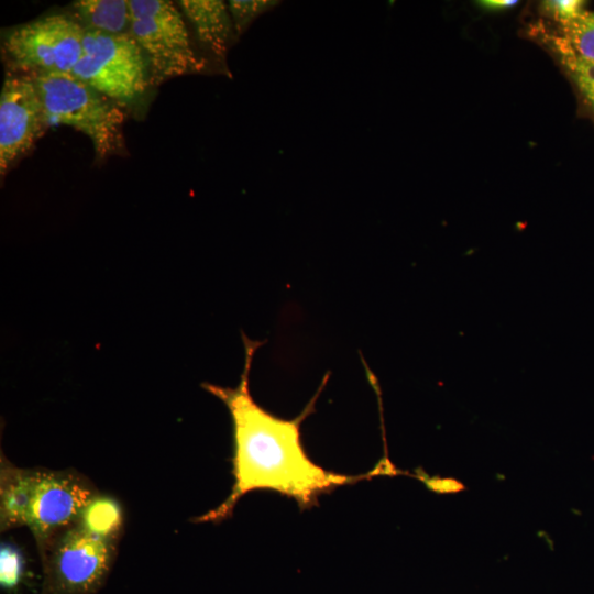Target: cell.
Listing matches in <instances>:
<instances>
[{
  "label": "cell",
  "mask_w": 594,
  "mask_h": 594,
  "mask_svg": "<svg viewBox=\"0 0 594 594\" xmlns=\"http://www.w3.org/2000/svg\"><path fill=\"white\" fill-rule=\"evenodd\" d=\"M476 3L486 11H502L515 7L518 2L516 0H482Z\"/></svg>",
  "instance_id": "17"
},
{
  "label": "cell",
  "mask_w": 594,
  "mask_h": 594,
  "mask_svg": "<svg viewBox=\"0 0 594 594\" xmlns=\"http://www.w3.org/2000/svg\"><path fill=\"white\" fill-rule=\"evenodd\" d=\"M130 33L147 63L150 84L202 72L206 58L195 50L186 19L167 0H129Z\"/></svg>",
  "instance_id": "4"
},
{
  "label": "cell",
  "mask_w": 594,
  "mask_h": 594,
  "mask_svg": "<svg viewBox=\"0 0 594 594\" xmlns=\"http://www.w3.org/2000/svg\"><path fill=\"white\" fill-rule=\"evenodd\" d=\"M120 504L110 496L94 495L81 510L77 524L89 534L112 541L122 527Z\"/></svg>",
  "instance_id": "12"
},
{
  "label": "cell",
  "mask_w": 594,
  "mask_h": 594,
  "mask_svg": "<svg viewBox=\"0 0 594 594\" xmlns=\"http://www.w3.org/2000/svg\"><path fill=\"white\" fill-rule=\"evenodd\" d=\"M23 557L20 550L8 543L0 548V584L3 590L13 591L18 587L23 574Z\"/></svg>",
  "instance_id": "15"
},
{
  "label": "cell",
  "mask_w": 594,
  "mask_h": 594,
  "mask_svg": "<svg viewBox=\"0 0 594 594\" xmlns=\"http://www.w3.org/2000/svg\"><path fill=\"white\" fill-rule=\"evenodd\" d=\"M72 74L120 105L142 95L150 84L146 58L131 33L86 30L82 54Z\"/></svg>",
  "instance_id": "6"
},
{
  "label": "cell",
  "mask_w": 594,
  "mask_h": 594,
  "mask_svg": "<svg viewBox=\"0 0 594 594\" xmlns=\"http://www.w3.org/2000/svg\"><path fill=\"white\" fill-rule=\"evenodd\" d=\"M86 30L72 15L50 14L9 31L2 40L8 72L26 76L72 74Z\"/></svg>",
  "instance_id": "5"
},
{
  "label": "cell",
  "mask_w": 594,
  "mask_h": 594,
  "mask_svg": "<svg viewBox=\"0 0 594 594\" xmlns=\"http://www.w3.org/2000/svg\"><path fill=\"white\" fill-rule=\"evenodd\" d=\"M48 128L33 77L7 73L0 92L1 175L29 152Z\"/></svg>",
  "instance_id": "8"
},
{
  "label": "cell",
  "mask_w": 594,
  "mask_h": 594,
  "mask_svg": "<svg viewBox=\"0 0 594 594\" xmlns=\"http://www.w3.org/2000/svg\"><path fill=\"white\" fill-rule=\"evenodd\" d=\"M581 56L594 59V12L584 10L556 31Z\"/></svg>",
  "instance_id": "13"
},
{
  "label": "cell",
  "mask_w": 594,
  "mask_h": 594,
  "mask_svg": "<svg viewBox=\"0 0 594 594\" xmlns=\"http://www.w3.org/2000/svg\"><path fill=\"white\" fill-rule=\"evenodd\" d=\"M42 98L48 127L68 125L84 133L101 161L124 147L125 113L120 103L73 74L33 77Z\"/></svg>",
  "instance_id": "3"
},
{
  "label": "cell",
  "mask_w": 594,
  "mask_h": 594,
  "mask_svg": "<svg viewBox=\"0 0 594 594\" xmlns=\"http://www.w3.org/2000/svg\"><path fill=\"white\" fill-rule=\"evenodd\" d=\"M41 558L44 594H95L110 572L114 547L76 522L59 534Z\"/></svg>",
  "instance_id": "7"
},
{
  "label": "cell",
  "mask_w": 594,
  "mask_h": 594,
  "mask_svg": "<svg viewBox=\"0 0 594 594\" xmlns=\"http://www.w3.org/2000/svg\"><path fill=\"white\" fill-rule=\"evenodd\" d=\"M278 4L272 0H231L228 2L237 35L246 31L251 23L264 12Z\"/></svg>",
  "instance_id": "14"
},
{
  "label": "cell",
  "mask_w": 594,
  "mask_h": 594,
  "mask_svg": "<svg viewBox=\"0 0 594 594\" xmlns=\"http://www.w3.org/2000/svg\"><path fill=\"white\" fill-rule=\"evenodd\" d=\"M586 9V2L581 0H546L540 4V13L558 26L576 19Z\"/></svg>",
  "instance_id": "16"
},
{
  "label": "cell",
  "mask_w": 594,
  "mask_h": 594,
  "mask_svg": "<svg viewBox=\"0 0 594 594\" xmlns=\"http://www.w3.org/2000/svg\"><path fill=\"white\" fill-rule=\"evenodd\" d=\"M243 343L245 361L238 386L202 385L227 406L232 419L234 485L221 505L197 521L227 518L238 501L251 491L273 490L307 506L319 494L355 480L318 466L309 460L301 446L300 424L314 410L317 396L294 419L276 417L255 403L250 393L249 376L254 354L262 342L243 334Z\"/></svg>",
  "instance_id": "1"
},
{
  "label": "cell",
  "mask_w": 594,
  "mask_h": 594,
  "mask_svg": "<svg viewBox=\"0 0 594 594\" xmlns=\"http://www.w3.org/2000/svg\"><path fill=\"white\" fill-rule=\"evenodd\" d=\"M94 495L91 485L78 474L2 463L1 529L29 527L42 556L56 536L77 522Z\"/></svg>",
  "instance_id": "2"
},
{
  "label": "cell",
  "mask_w": 594,
  "mask_h": 594,
  "mask_svg": "<svg viewBox=\"0 0 594 594\" xmlns=\"http://www.w3.org/2000/svg\"><path fill=\"white\" fill-rule=\"evenodd\" d=\"M178 7L200 47L224 64L228 51L238 37L228 4L222 0H180Z\"/></svg>",
  "instance_id": "9"
},
{
  "label": "cell",
  "mask_w": 594,
  "mask_h": 594,
  "mask_svg": "<svg viewBox=\"0 0 594 594\" xmlns=\"http://www.w3.org/2000/svg\"><path fill=\"white\" fill-rule=\"evenodd\" d=\"M72 8L74 18L85 30L111 35L130 33L129 0H78Z\"/></svg>",
  "instance_id": "11"
},
{
  "label": "cell",
  "mask_w": 594,
  "mask_h": 594,
  "mask_svg": "<svg viewBox=\"0 0 594 594\" xmlns=\"http://www.w3.org/2000/svg\"><path fill=\"white\" fill-rule=\"evenodd\" d=\"M527 31L530 37L554 58L570 80L582 106L594 119V59L578 54L563 37L541 21L529 25Z\"/></svg>",
  "instance_id": "10"
}]
</instances>
